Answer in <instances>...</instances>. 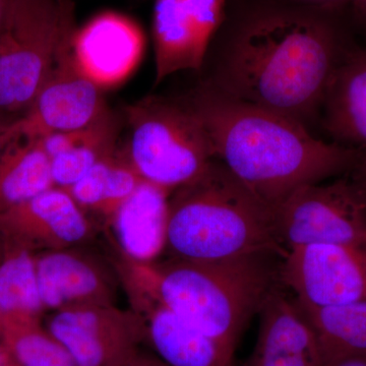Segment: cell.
I'll list each match as a JSON object with an SVG mask.
<instances>
[{
  "mask_svg": "<svg viewBox=\"0 0 366 366\" xmlns=\"http://www.w3.org/2000/svg\"><path fill=\"white\" fill-rule=\"evenodd\" d=\"M4 366H19L13 360H11V356H9V360H7L6 362L4 363Z\"/></svg>",
  "mask_w": 366,
  "mask_h": 366,
  "instance_id": "obj_33",
  "label": "cell"
},
{
  "mask_svg": "<svg viewBox=\"0 0 366 366\" xmlns=\"http://www.w3.org/2000/svg\"><path fill=\"white\" fill-rule=\"evenodd\" d=\"M144 337L157 358L168 366H233L234 352L190 326L156 296L129 287Z\"/></svg>",
  "mask_w": 366,
  "mask_h": 366,
  "instance_id": "obj_13",
  "label": "cell"
},
{
  "mask_svg": "<svg viewBox=\"0 0 366 366\" xmlns=\"http://www.w3.org/2000/svg\"><path fill=\"white\" fill-rule=\"evenodd\" d=\"M2 254H4V249H2L1 245H0V259H1Z\"/></svg>",
  "mask_w": 366,
  "mask_h": 366,
  "instance_id": "obj_34",
  "label": "cell"
},
{
  "mask_svg": "<svg viewBox=\"0 0 366 366\" xmlns=\"http://www.w3.org/2000/svg\"><path fill=\"white\" fill-rule=\"evenodd\" d=\"M11 0H0V34L4 31L9 18V9H11Z\"/></svg>",
  "mask_w": 366,
  "mask_h": 366,
  "instance_id": "obj_29",
  "label": "cell"
},
{
  "mask_svg": "<svg viewBox=\"0 0 366 366\" xmlns=\"http://www.w3.org/2000/svg\"><path fill=\"white\" fill-rule=\"evenodd\" d=\"M0 259V322L40 320L45 312L38 285L36 257L6 243Z\"/></svg>",
  "mask_w": 366,
  "mask_h": 366,
  "instance_id": "obj_22",
  "label": "cell"
},
{
  "mask_svg": "<svg viewBox=\"0 0 366 366\" xmlns=\"http://www.w3.org/2000/svg\"><path fill=\"white\" fill-rule=\"evenodd\" d=\"M322 366H366V355L344 358V360L326 363Z\"/></svg>",
  "mask_w": 366,
  "mask_h": 366,
  "instance_id": "obj_28",
  "label": "cell"
},
{
  "mask_svg": "<svg viewBox=\"0 0 366 366\" xmlns=\"http://www.w3.org/2000/svg\"><path fill=\"white\" fill-rule=\"evenodd\" d=\"M72 39L74 36L60 50L32 104L16 120L19 136L35 139L78 131L109 110L100 86L76 64Z\"/></svg>",
  "mask_w": 366,
  "mask_h": 366,
  "instance_id": "obj_10",
  "label": "cell"
},
{
  "mask_svg": "<svg viewBox=\"0 0 366 366\" xmlns=\"http://www.w3.org/2000/svg\"><path fill=\"white\" fill-rule=\"evenodd\" d=\"M122 366H168L162 362L159 358L144 357V356L137 355L131 360L127 361Z\"/></svg>",
  "mask_w": 366,
  "mask_h": 366,
  "instance_id": "obj_27",
  "label": "cell"
},
{
  "mask_svg": "<svg viewBox=\"0 0 366 366\" xmlns=\"http://www.w3.org/2000/svg\"><path fill=\"white\" fill-rule=\"evenodd\" d=\"M46 329L76 366H122L137 355V343L144 337L141 317L114 305L57 310Z\"/></svg>",
  "mask_w": 366,
  "mask_h": 366,
  "instance_id": "obj_9",
  "label": "cell"
},
{
  "mask_svg": "<svg viewBox=\"0 0 366 366\" xmlns=\"http://www.w3.org/2000/svg\"><path fill=\"white\" fill-rule=\"evenodd\" d=\"M254 350L244 366H322L312 327L283 284L259 310Z\"/></svg>",
  "mask_w": 366,
  "mask_h": 366,
  "instance_id": "obj_14",
  "label": "cell"
},
{
  "mask_svg": "<svg viewBox=\"0 0 366 366\" xmlns=\"http://www.w3.org/2000/svg\"><path fill=\"white\" fill-rule=\"evenodd\" d=\"M284 254L262 252L216 262L124 259L125 285L144 289L190 326L235 352L250 319L281 282Z\"/></svg>",
  "mask_w": 366,
  "mask_h": 366,
  "instance_id": "obj_3",
  "label": "cell"
},
{
  "mask_svg": "<svg viewBox=\"0 0 366 366\" xmlns=\"http://www.w3.org/2000/svg\"><path fill=\"white\" fill-rule=\"evenodd\" d=\"M353 11L362 20L366 21V0H351Z\"/></svg>",
  "mask_w": 366,
  "mask_h": 366,
  "instance_id": "obj_31",
  "label": "cell"
},
{
  "mask_svg": "<svg viewBox=\"0 0 366 366\" xmlns=\"http://www.w3.org/2000/svg\"><path fill=\"white\" fill-rule=\"evenodd\" d=\"M322 124L336 143L366 153V52L341 59L327 86Z\"/></svg>",
  "mask_w": 366,
  "mask_h": 366,
  "instance_id": "obj_18",
  "label": "cell"
},
{
  "mask_svg": "<svg viewBox=\"0 0 366 366\" xmlns=\"http://www.w3.org/2000/svg\"><path fill=\"white\" fill-rule=\"evenodd\" d=\"M274 212L284 252L310 244L366 245V192L353 170L300 187Z\"/></svg>",
  "mask_w": 366,
  "mask_h": 366,
  "instance_id": "obj_7",
  "label": "cell"
},
{
  "mask_svg": "<svg viewBox=\"0 0 366 366\" xmlns=\"http://www.w3.org/2000/svg\"><path fill=\"white\" fill-rule=\"evenodd\" d=\"M332 11L252 0L218 31L208 78L218 93L310 125L340 62Z\"/></svg>",
  "mask_w": 366,
  "mask_h": 366,
  "instance_id": "obj_1",
  "label": "cell"
},
{
  "mask_svg": "<svg viewBox=\"0 0 366 366\" xmlns=\"http://www.w3.org/2000/svg\"><path fill=\"white\" fill-rule=\"evenodd\" d=\"M0 233L9 244L44 252L85 242L91 225L69 192L55 187L0 211Z\"/></svg>",
  "mask_w": 366,
  "mask_h": 366,
  "instance_id": "obj_11",
  "label": "cell"
},
{
  "mask_svg": "<svg viewBox=\"0 0 366 366\" xmlns=\"http://www.w3.org/2000/svg\"><path fill=\"white\" fill-rule=\"evenodd\" d=\"M153 39L156 83L175 72L203 69L209 41L192 0H155Z\"/></svg>",
  "mask_w": 366,
  "mask_h": 366,
  "instance_id": "obj_16",
  "label": "cell"
},
{
  "mask_svg": "<svg viewBox=\"0 0 366 366\" xmlns=\"http://www.w3.org/2000/svg\"><path fill=\"white\" fill-rule=\"evenodd\" d=\"M166 252L172 259L192 262L262 252L285 254L274 209L217 159L171 194Z\"/></svg>",
  "mask_w": 366,
  "mask_h": 366,
  "instance_id": "obj_4",
  "label": "cell"
},
{
  "mask_svg": "<svg viewBox=\"0 0 366 366\" xmlns=\"http://www.w3.org/2000/svg\"><path fill=\"white\" fill-rule=\"evenodd\" d=\"M18 115L4 114L0 112V155L6 148L7 144L19 136L16 120Z\"/></svg>",
  "mask_w": 366,
  "mask_h": 366,
  "instance_id": "obj_25",
  "label": "cell"
},
{
  "mask_svg": "<svg viewBox=\"0 0 366 366\" xmlns=\"http://www.w3.org/2000/svg\"><path fill=\"white\" fill-rule=\"evenodd\" d=\"M129 137L124 154L139 177L174 192L215 159L211 139L179 100L148 97L125 108Z\"/></svg>",
  "mask_w": 366,
  "mask_h": 366,
  "instance_id": "obj_5",
  "label": "cell"
},
{
  "mask_svg": "<svg viewBox=\"0 0 366 366\" xmlns=\"http://www.w3.org/2000/svg\"><path fill=\"white\" fill-rule=\"evenodd\" d=\"M353 173L356 175V177L360 179L361 184L363 185L366 192V153H365V155H363L362 159H361L360 162L357 164V166L354 168Z\"/></svg>",
  "mask_w": 366,
  "mask_h": 366,
  "instance_id": "obj_30",
  "label": "cell"
},
{
  "mask_svg": "<svg viewBox=\"0 0 366 366\" xmlns=\"http://www.w3.org/2000/svg\"><path fill=\"white\" fill-rule=\"evenodd\" d=\"M284 287L303 305L366 300V245L310 244L288 250L281 264Z\"/></svg>",
  "mask_w": 366,
  "mask_h": 366,
  "instance_id": "obj_8",
  "label": "cell"
},
{
  "mask_svg": "<svg viewBox=\"0 0 366 366\" xmlns=\"http://www.w3.org/2000/svg\"><path fill=\"white\" fill-rule=\"evenodd\" d=\"M9 358V354L7 353L6 348L2 346V344L0 343V366H4V363L6 362L7 360Z\"/></svg>",
  "mask_w": 366,
  "mask_h": 366,
  "instance_id": "obj_32",
  "label": "cell"
},
{
  "mask_svg": "<svg viewBox=\"0 0 366 366\" xmlns=\"http://www.w3.org/2000/svg\"><path fill=\"white\" fill-rule=\"evenodd\" d=\"M55 187L40 137H14L0 155V211Z\"/></svg>",
  "mask_w": 366,
  "mask_h": 366,
  "instance_id": "obj_20",
  "label": "cell"
},
{
  "mask_svg": "<svg viewBox=\"0 0 366 366\" xmlns=\"http://www.w3.org/2000/svg\"><path fill=\"white\" fill-rule=\"evenodd\" d=\"M143 180L124 152L117 151L66 190L84 211L90 209L110 220Z\"/></svg>",
  "mask_w": 366,
  "mask_h": 366,
  "instance_id": "obj_21",
  "label": "cell"
},
{
  "mask_svg": "<svg viewBox=\"0 0 366 366\" xmlns=\"http://www.w3.org/2000/svg\"><path fill=\"white\" fill-rule=\"evenodd\" d=\"M277 1L292 4V6L307 7V9L334 11L345 4H350L351 0H277Z\"/></svg>",
  "mask_w": 366,
  "mask_h": 366,
  "instance_id": "obj_26",
  "label": "cell"
},
{
  "mask_svg": "<svg viewBox=\"0 0 366 366\" xmlns=\"http://www.w3.org/2000/svg\"><path fill=\"white\" fill-rule=\"evenodd\" d=\"M182 100L204 125L215 159L274 211L300 187L350 172L365 155L203 83Z\"/></svg>",
  "mask_w": 366,
  "mask_h": 366,
  "instance_id": "obj_2",
  "label": "cell"
},
{
  "mask_svg": "<svg viewBox=\"0 0 366 366\" xmlns=\"http://www.w3.org/2000/svg\"><path fill=\"white\" fill-rule=\"evenodd\" d=\"M76 30L71 0H11L0 34V112H26Z\"/></svg>",
  "mask_w": 366,
  "mask_h": 366,
  "instance_id": "obj_6",
  "label": "cell"
},
{
  "mask_svg": "<svg viewBox=\"0 0 366 366\" xmlns=\"http://www.w3.org/2000/svg\"><path fill=\"white\" fill-rule=\"evenodd\" d=\"M144 44L141 28L114 11L94 16L72 39L79 69L100 88L127 79L141 59Z\"/></svg>",
  "mask_w": 366,
  "mask_h": 366,
  "instance_id": "obj_12",
  "label": "cell"
},
{
  "mask_svg": "<svg viewBox=\"0 0 366 366\" xmlns=\"http://www.w3.org/2000/svg\"><path fill=\"white\" fill-rule=\"evenodd\" d=\"M119 131V120L110 110L88 127L79 129L71 148L51 159L55 187L69 189L96 164L114 154Z\"/></svg>",
  "mask_w": 366,
  "mask_h": 366,
  "instance_id": "obj_23",
  "label": "cell"
},
{
  "mask_svg": "<svg viewBox=\"0 0 366 366\" xmlns=\"http://www.w3.org/2000/svg\"><path fill=\"white\" fill-rule=\"evenodd\" d=\"M171 194L143 180L110 218L124 259L153 264L166 252Z\"/></svg>",
  "mask_w": 366,
  "mask_h": 366,
  "instance_id": "obj_17",
  "label": "cell"
},
{
  "mask_svg": "<svg viewBox=\"0 0 366 366\" xmlns=\"http://www.w3.org/2000/svg\"><path fill=\"white\" fill-rule=\"evenodd\" d=\"M38 285L45 310L113 305V283L97 262L71 249L36 257Z\"/></svg>",
  "mask_w": 366,
  "mask_h": 366,
  "instance_id": "obj_15",
  "label": "cell"
},
{
  "mask_svg": "<svg viewBox=\"0 0 366 366\" xmlns=\"http://www.w3.org/2000/svg\"><path fill=\"white\" fill-rule=\"evenodd\" d=\"M295 302L314 332L322 365L366 355V300L324 307Z\"/></svg>",
  "mask_w": 366,
  "mask_h": 366,
  "instance_id": "obj_19",
  "label": "cell"
},
{
  "mask_svg": "<svg viewBox=\"0 0 366 366\" xmlns=\"http://www.w3.org/2000/svg\"><path fill=\"white\" fill-rule=\"evenodd\" d=\"M0 343L19 366H76L40 320L0 322Z\"/></svg>",
  "mask_w": 366,
  "mask_h": 366,
  "instance_id": "obj_24",
  "label": "cell"
}]
</instances>
